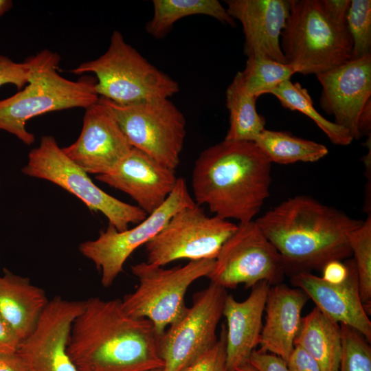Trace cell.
<instances>
[{"label":"cell","mask_w":371,"mask_h":371,"mask_svg":"<svg viewBox=\"0 0 371 371\" xmlns=\"http://www.w3.org/2000/svg\"><path fill=\"white\" fill-rule=\"evenodd\" d=\"M153 324L124 310L120 299L91 297L74 319L67 350L78 371L163 369Z\"/></svg>","instance_id":"obj_1"},{"label":"cell","mask_w":371,"mask_h":371,"mask_svg":"<svg viewBox=\"0 0 371 371\" xmlns=\"http://www.w3.org/2000/svg\"><path fill=\"white\" fill-rule=\"evenodd\" d=\"M255 221L290 276L322 271L330 261L350 258L349 235L363 222L306 195L284 201Z\"/></svg>","instance_id":"obj_2"},{"label":"cell","mask_w":371,"mask_h":371,"mask_svg":"<svg viewBox=\"0 0 371 371\" xmlns=\"http://www.w3.org/2000/svg\"><path fill=\"white\" fill-rule=\"evenodd\" d=\"M271 170V163L254 142L224 139L195 161L194 202L221 218L251 221L269 196Z\"/></svg>","instance_id":"obj_3"},{"label":"cell","mask_w":371,"mask_h":371,"mask_svg":"<svg viewBox=\"0 0 371 371\" xmlns=\"http://www.w3.org/2000/svg\"><path fill=\"white\" fill-rule=\"evenodd\" d=\"M289 5L280 46L296 73L317 76L351 59L347 26L331 20L319 0H289Z\"/></svg>","instance_id":"obj_4"},{"label":"cell","mask_w":371,"mask_h":371,"mask_svg":"<svg viewBox=\"0 0 371 371\" xmlns=\"http://www.w3.org/2000/svg\"><path fill=\"white\" fill-rule=\"evenodd\" d=\"M76 75H95L99 98L119 104L169 98L179 91L178 83L148 62L115 30L101 56L71 70Z\"/></svg>","instance_id":"obj_5"},{"label":"cell","mask_w":371,"mask_h":371,"mask_svg":"<svg viewBox=\"0 0 371 371\" xmlns=\"http://www.w3.org/2000/svg\"><path fill=\"white\" fill-rule=\"evenodd\" d=\"M60 60L56 54L34 71L23 89L0 100V130L29 146L35 140L26 128L30 119L56 111L86 109L98 101L96 81L90 77L73 81L61 76L57 71Z\"/></svg>","instance_id":"obj_6"},{"label":"cell","mask_w":371,"mask_h":371,"mask_svg":"<svg viewBox=\"0 0 371 371\" xmlns=\"http://www.w3.org/2000/svg\"><path fill=\"white\" fill-rule=\"evenodd\" d=\"M214 260H192L170 269L142 262L131 266L139 284L121 300L124 311L148 319L159 335L177 322L188 310L185 296L190 285L212 271Z\"/></svg>","instance_id":"obj_7"},{"label":"cell","mask_w":371,"mask_h":371,"mask_svg":"<svg viewBox=\"0 0 371 371\" xmlns=\"http://www.w3.org/2000/svg\"><path fill=\"white\" fill-rule=\"evenodd\" d=\"M27 176L50 181L78 197L91 211L102 213L109 225L122 232L148 214L137 205L122 201L100 188L82 168L71 160L52 135L41 137L21 169Z\"/></svg>","instance_id":"obj_8"},{"label":"cell","mask_w":371,"mask_h":371,"mask_svg":"<svg viewBox=\"0 0 371 371\" xmlns=\"http://www.w3.org/2000/svg\"><path fill=\"white\" fill-rule=\"evenodd\" d=\"M98 101L115 120L133 148L176 170L186 136V122L169 98L129 104L103 98Z\"/></svg>","instance_id":"obj_9"},{"label":"cell","mask_w":371,"mask_h":371,"mask_svg":"<svg viewBox=\"0 0 371 371\" xmlns=\"http://www.w3.org/2000/svg\"><path fill=\"white\" fill-rule=\"evenodd\" d=\"M237 227L218 216H207L196 203L184 207L145 245L146 262L164 267L179 259L214 260Z\"/></svg>","instance_id":"obj_10"},{"label":"cell","mask_w":371,"mask_h":371,"mask_svg":"<svg viewBox=\"0 0 371 371\" xmlns=\"http://www.w3.org/2000/svg\"><path fill=\"white\" fill-rule=\"evenodd\" d=\"M285 274L280 254L253 220L238 225L222 245L207 277L225 289L239 284L248 289L261 281L280 284Z\"/></svg>","instance_id":"obj_11"},{"label":"cell","mask_w":371,"mask_h":371,"mask_svg":"<svg viewBox=\"0 0 371 371\" xmlns=\"http://www.w3.org/2000/svg\"><path fill=\"white\" fill-rule=\"evenodd\" d=\"M195 203L186 180L178 178L164 204L135 227L119 232L109 225L96 239L81 243L79 251L100 272L102 286L109 287L123 271L126 261L135 250L156 236L178 211Z\"/></svg>","instance_id":"obj_12"},{"label":"cell","mask_w":371,"mask_h":371,"mask_svg":"<svg viewBox=\"0 0 371 371\" xmlns=\"http://www.w3.org/2000/svg\"><path fill=\"white\" fill-rule=\"evenodd\" d=\"M227 295L226 289L212 282L194 294L192 306L159 337L162 371H181L214 345Z\"/></svg>","instance_id":"obj_13"},{"label":"cell","mask_w":371,"mask_h":371,"mask_svg":"<svg viewBox=\"0 0 371 371\" xmlns=\"http://www.w3.org/2000/svg\"><path fill=\"white\" fill-rule=\"evenodd\" d=\"M83 306L84 301L59 296L49 301L36 328L17 350L28 371H78L67 346L72 324Z\"/></svg>","instance_id":"obj_14"},{"label":"cell","mask_w":371,"mask_h":371,"mask_svg":"<svg viewBox=\"0 0 371 371\" xmlns=\"http://www.w3.org/2000/svg\"><path fill=\"white\" fill-rule=\"evenodd\" d=\"M322 91L320 104L353 139H360L359 122L371 98V54L350 59L317 75Z\"/></svg>","instance_id":"obj_15"},{"label":"cell","mask_w":371,"mask_h":371,"mask_svg":"<svg viewBox=\"0 0 371 371\" xmlns=\"http://www.w3.org/2000/svg\"><path fill=\"white\" fill-rule=\"evenodd\" d=\"M118 124L99 101L85 109L81 133L65 154L87 173L105 175L132 149Z\"/></svg>","instance_id":"obj_16"},{"label":"cell","mask_w":371,"mask_h":371,"mask_svg":"<svg viewBox=\"0 0 371 371\" xmlns=\"http://www.w3.org/2000/svg\"><path fill=\"white\" fill-rule=\"evenodd\" d=\"M345 262L348 274L340 283L328 282L309 271L291 275V283L302 290L328 318L355 329L370 343L371 322L361 299L356 265L353 258Z\"/></svg>","instance_id":"obj_17"},{"label":"cell","mask_w":371,"mask_h":371,"mask_svg":"<svg viewBox=\"0 0 371 371\" xmlns=\"http://www.w3.org/2000/svg\"><path fill=\"white\" fill-rule=\"evenodd\" d=\"M95 179L129 195L149 215L164 204L178 178L175 170L132 148L113 170Z\"/></svg>","instance_id":"obj_18"},{"label":"cell","mask_w":371,"mask_h":371,"mask_svg":"<svg viewBox=\"0 0 371 371\" xmlns=\"http://www.w3.org/2000/svg\"><path fill=\"white\" fill-rule=\"evenodd\" d=\"M227 11L242 25L245 54L287 63L280 36L289 16V0H227Z\"/></svg>","instance_id":"obj_19"},{"label":"cell","mask_w":371,"mask_h":371,"mask_svg":"<svg viewBox=\"0 0 371 371\" xmlns=\"http://www.w3.org/2000/svg\"><path fill=\"white\" fill-rule=\"evenodd\" d=\"M271 284L261 281L252 287L248 297L237 301L232 295L225 298L223 315L227 321L226 364L236 371L249 363L252 352L259 344L262 316Z\"/></svg>","instance_id":"obj_20"},{"label":"cell","mask_w":371,"mask_h":371,"mask_svg":"<svg viewBox=\"0 0 371 371\" xmlns=\"http://www.w3.org/2000/svg\"><path fill=\"white\" fill-rule=\"evenodd\" d=\"M308 299L300 289L281 283L271 285L258 351L274 354L287 361L300 327L302 311Z\"/></svg>","instance_id":"obj_21"},{"label":"cell","mask_w":371,"mask_h":371,"mask_svg":"<svg viewBox=\"0 0 371 371\" xmlns=\"http://www.w3.org/2000/svg\"><path fill=\"white\" fill-rule=\"evenodd\" d=\"M49 301L28 278L6 269L0 276V315L21 342L33 332Z\"/></svg>","instance_id":"obj_22"},{"label":"cell","mask_w":371,"mask_h":371,"mask_svg":"<svg viewBox=\"0 0 371 371\" xmlns=\"http://www.w3.org/2000/svg\"><path fill=\"white\" fill-rule=\"evenodd\" d=\"M294 346L310 355L322 371H339L341 352L340 326L316 307L302 318Z\"/></svg>","instance_id":"obj_23"},{"label":"cell","mask_w":371,"mask_h":371,"mask_svg":"<svg viewBox=\"0 0 371 371\" xmlns=\"http://www.w3.org/2000/svg\"><path fill=\"white\" fill-rule=\"evenodd\" d=\"M153 15L146 32L156 38L165 37L179 19L192 15H206L234 27L227 9L217 0H153Z\"/></svg>","instance_id":"obj_24"},{"label":"cell","mask_w":371,"mask_h":371,"mask_svg":"<svg viewBox=\"0 0 371 371\" xmlns=\"http://www.w3.org/2000/svg\"><path fill=\"white\" fill-rule=\"evenodd\" d=\"M256 100L246 91L237 72L226 90L229 125L224 139L254 142L265 129V119L256 109Z\"/></svg>","instance_id":"obj_25"},{"label":"cell","mask_w":371,"mask_h":371,"mask_svg":"<svg viewBox=\"0 0 371 371\" xmlns=\"http://www.w3.org/2000/svg\"><path fill=\"white\" fill-rule=\"evenodd\" d=\"M254 143L271 164L315 162L328 153L326 146L285 131L264 129Z\"/></svg>","instance_id":"obj_26"},{"label":"cell","mask_w":371,"mask_h":371,"mask_svg":"<svg viewBox=\"0 0 371 371\" xmlns=\"http://www.w3.org/2000/svg\"><path fill=\"white\" fill-rule=\"evenodd\" d=\"M270 93L274 95L284 108L297 111L310 117L334 144L347 146L352 142L353 138L345 128L326 120L317 111L307 89L300 83L286 80Z\"/></svg>","instance_id":"obj_27"},{"label":"cell","mask_w":371,"mask_h":371,"mask_svg":"<svg viewBox=\"0 0 371 371\" xmlns=\"http://www.w3.org/2000/svg\"><path fill=\"white\" fill-rule=\"evenodd\" d=\"M239 73L246 91L258 98L290 80L296 71L288 63L262 56H251L247 57L244 70Z\"/></svg>","instance_id":"obj_28"},{"label":"cell","mask_w":371,"mask_h":371,"mask_svg":"<svg viewBox=\"0 0 371 371\" xmlns=\"http://www.w3.org/2000/svg\"><path fill=\"white\" fill-rule=\"evenodd\" d=\"M349 243L354 256L361 301L368 312L371 307V217L349 235Z\"/></svg>","instance_id":"obj_29"},{"label":"cell","mask_w":371,"mask_h":371,"mask_svg":"<svg viewBox=\"0 0 371 371\" xmlns=\"http://www.w3.org/2000/svg\"><path fill=\"white\" fill-rule=\"evenodd\" d=\"M346 26L352 41L351 59L371 54V1L352 0Z\"/></svg>","instance_id":"obj_30"},{"label":"cell","mask_w":371,"mask_h":371,"mask_svg":"<svg viewBox=\"0 0 371 371\" xmlns=\"http://www.w3.org/2000/svg\"><path fill=\"white\" fill-rule=\"evenodd\" d=\"M341 352L339 371H371V348L355 329L340 324Z\"/></svg>","instance_id":"obj_31"},{"label":"cell","mask_w":371,"mask_h":371,"mask_svg":"<svg viewBox=\"0 0 371 371\" xmlns=\"http://www.w3.org/2000/svg\"><path fill=\"white\" fill-rule=\"evenodd\" d=\"M56 54L45 49L23 63H16L0 54V87L11 84L18 89H22L30 82L34 71Z\"/></svg>","instance_id":"obj_32"},{"label":"cell","mask_w":371,"mask_h":371,"mask_svg":"<svg viewBox=\"0 0 371 371\" xmlns=\"http://www.w3.org/2000/svg\"><path fill=\"white\" fill-rule=\"evenodd\" d=\"M181 371H230L226 364V327L222 325L214 345Z\"/></svg>","instance_id":"obj_33"},{"label":"cell","mask_w":371,"mask_h":371,"mask_svg":"<svg viewBox=\"0 0 371 371\" xmlns=\"http://www.w3.org/2000/svg\"><path fill=\"white\" fill-rule=\"evenodd\" d=\"M249 363L256 371H289L286 362L280 357L256 349L251 355Z\"/></svg>","instance_id":"obj_34"},{"label":"cell","mask_w":371,"mask_h":371,"mask_svg":"<svg viewBox=\"0 0 371 371\" xmlns=\"http://www.w3.org/2000/svg\"><path fill=\"white\" fill-rule=\"evenodd\" d=\"M286 364L289 371H322L317 362L297 346H294Z\"/></svg>","instance_id":"obj_35"},{"label":"cell","mask_w":371,"mask_h":371,"mask_svg":"<svg viewBox=\"0 0 371 371\" xmlns=\"http://www.w3.org/2000/svg\"><path fill=\"white\" fill-rule=\"evenodd\" d=\"M326 14L338 25L346 26L351 0H319Z\"/></svg>","instance_id":"obj_36"},{"label":"cell","mask_w":371,"mask_h":371,"mask_svg":"<svg viewBox=\"0 0 371 371\" xmlns=\"http://www.w3.org/2000/svg\"><path fill=\"white\" fill-rule=\"evenodd\" d=\"M21 340L0 315V355L17 352Z\"/></svg>","instance_id":"obj_37"},{"label":"cell","mask_w":371,"mask_h":371,"mask_svg":"<svg viewBox=\"0 0 371 371\" xmlns=\"http://www.w3.org/2000/svg\"><path fill=\"white\" fill-rule=\"evenodd\" d=\"M322 278L330 283H340L348 276V268L346 262L333 260L328 262L322 269Z\"/></svg>","instance_id":"obj_38"},{"label":"cell","mask_w":371,"mask_h":371,"mask_svg":"<svg viewBox=\"0 0 371 371\" xmlns=\"http://www.w3.org/2000/svg\"><path fill=\"white\" fill-rule=\"evenodd\" d=\"M0 371H28L20 355L16 352L0 355Z\"/></svg>","instance_id":"obj_39"},{"label":"cell","mask_w":371,"mask_h":371,"mask_svg":"<svg viewBox=\"0 0 371 371\" xmlns=\"http://www.w3.org/2000/svg\"><path fill=\"white\" fill-rule=\"evenodd\" d=\"M13 5L10 0H0V16L8 12Z\"/></svg>","instance_id":"obj_40"},{"label":"cell","mask_w":371,"mask_h":371,"mask_svg":"<svg viewBox=\"0 0 371 371\" xmlns=\"http://www.w3.org/2000/svg\"><path fill=\"white\" fill-rule=\"evenodd\" d=\"M236 371H256V370L249 363L240 367Z\"/></svg>","instance_id":"obj_41"},{"label":"cell","mask_w":371,"mask_h":371,"mask_svg":"<svg viewBox=\"0 0 371 371\" xmlns=\"http://www.w3.org/2000/svg\"><path fill=\"white\" fill-rule=\"evenodd\" d=\"M149 371H162V369H155V370H152Z\"/></svg>","instance_id":"obj_42"}]
</instances>
